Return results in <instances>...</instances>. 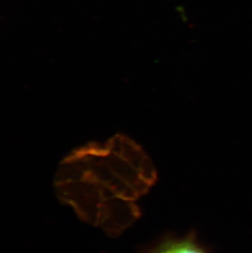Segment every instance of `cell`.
Listing matches in <instances>:
<instances>
[{
	"label": "cell",
	"mask_w": 252,
	"mask_h": 253,
	"mask_svg": "<svg viewBox=\"0 0 252 253\" xmlns=\"http://www.w3.org/2000/svg\"><path fill=\"white\" fill-rule=\"evenodd\" d=\"M154 253H206L192 241L170 242Z\"/></svg>",
	"instance_id": "6da1fadb"
}]
</instances>
